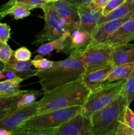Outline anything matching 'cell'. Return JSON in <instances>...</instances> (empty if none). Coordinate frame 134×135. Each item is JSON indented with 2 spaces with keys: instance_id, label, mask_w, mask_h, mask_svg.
Masks as SVG:
<instances>
[{
  "instance_id": "obj_1",
  "label": "cell",
  "mask_w": 134,
  "mask_h": 135,
  "mask_svg": "<svg viewBox=\"0 0 134 135\" xmlns=\"http://www.w3.org/2000/svg\"><path fill=\"white\" fill-rule=\"evenodd\" d=\"M85 71L82 51H74L67 59L54 61L48 69L39 70L36 76L44 93L80 79Z\"/></svg>"
},
{
  "instance_id": "obj_2",
  "label": "cell",
  "mask_w": 134,
  "mask_h": 135,
  "mask_svg": "<svg viewBox=\"0 0 134 135\" xmlns=\"http://www.w3.org/2000/svg\"><path fill=\"white\" fill-rule=\"evenodd\" d=\"M91 91L84 85L81 77L43 93L38 102V113H45L75 105L82 106Z\"/></svg>"
},
{
  "instance_id": "obj_3",
  "label": "cell",
  "mask_w": 134,
  "mask_h": 135,
  "mask_svg": "<svg viewBox=\"0 0 134 135\" xmlns=\"http://www.w3.org/2000/svg\"><path fill=\"white\" fill-rule=\"evenodd\" d=\"M82 106L75 105L33 116L16 128L14 134L55 135V129L81 112Z\"/></svg>"
},
{
  "instance_id": "obj_4",
  "label": "cell",
  "mask_w": 134,
  "mask_h": 135,
  "mask_svg": "<svg viewBox=\"0 0 134 135\" xmlns=\"http://www.w3.org/2000/svg\"><path fill=\"white\" fill-rule=\"evenodd\" d=\"M126 106L127 100L122 93L107 106L90 117L93 135H115L118 119Z\"/></svg>"
},
{
  "instance_id": "obj_5",
  "label": "cell",
  "mask_w": 134,
  "mask_h": 135,
  "mask_svg": "<svg viewBox=\"0 0 134 135\" xmlns=\"http://www.w3.org/2000/svg\"><path fill=\"white\" fill-rule=\"evenodd\" d=\"M124 81L106 82L102 86L90 92L82 105L81 113L90 117L93 113L112 102L121 93Z\"/></svg>"
},
{
  "instance_id": "obj_6",
  "label": "cell",
  "mask_w": 134,
  "mask_h": 135,
  "mask_svg": "<svg viewBox=\"0 0 134 135\" xmlns=\"http://www.w3.org/2000/svg\"><path fill=\"white\" fill-rule=\"evenodd\" d=\"M42 9L44 14L45 26L37 34L32 44H40L70 34L64 21L53 9L51 2L45 3Z\"/></svg>"
},
{
  "instance_id": "obj_7",
  "label": "cell",
  "mask_w": 134,
  "mask_h": 135,
  "mask_svg": "<svg viewBox=\"0 0 134 135\" xmlns=\"http://www.w3.org/2000/svg\"><path fill=\"white\" fill-rule=\"evenodd\" d=\"M114 47L107 43L89 44L82 51L85 71L112 65V53Z\"/></svg>"
},
{
  "instance_id": "obj_8",
  "label": "cell",
  "mask_w": 134,
  "mask_h": 135,
  "mask_svg": "<svg viewBox=\"0 0 134 135\" xmlns=\"http://www.w3.org/2000/svg\"><path fill=\"white\" fill-rule=\"evenodd\" d=\"M38 108V102L22 107H17L15 105L2 119L0 120V128L13 133L16 128L22 125L24 121L36 115Z\"/></svg>"
},
{
  "instance_id": "obj_9",
  "label": "cell",
  "mask_w": 134,
  "mask_h": 135,
  "mask_svg": "<svg viewBox=\"0 0 134 135\" xmlns=\"http://www.w3.org/2000/svg\"><path fill=\"white\" fill-rule=\"evenodd\" d=\"M55 135H93L90 117L78 113L56 128Z\"/></svg>"
},
{
  "instance_id": "obj_10",
  "label": "cell",
  "mask_w": 134,
  "mask_h": 135,
  "mask_svg": "<svg viewBox=\"0 0 134 135\" xmlns=\"http://www.w3.org/2000/svg\"><path fill=\"white\" fill-rule=\"evenodd\" d=\"M51 4L55 11L64 21L70 32L78 28L80 20L77 7L66 0H58L51 2Z\"/></svg>"
},
{
  "instance_id": "obj_11",
  "label": "cell",
  "mask_w": 134,
  "mask_h": 135,
  "mask_svg": "<svg viewBox=\"0 0 134 135\" xmlns=\"http://www.w3.org/2000/svg\"><path fill=\"white\" fill-rule=\"evenodd\" d=\"M133 14L134 11L122 18L107 21L98 25L92 32L90 44L105 43L109 37Z\"/></svg>"
},
{
  "instance_id": "obj_12",
  "label": "cell",
  "mask_w": 134,
  "mask_h": 135,
  "mask_svg": "<svg viewBox=\"0 0 134 135\" xmlns=\"http://www.w3.org/2000/svg\"><path fill=\"white\" fill-rule=\"evenodd\" d=\"M91 34L78 28L71 32L65 41L63 51L70 54L74 51H83L90 44Z\"/></svg>"
},
{
  "instance_id": "obj_13",
  "label": "cell",
  "mask_w": 134,
  "mask_h": 135,
  "mask_svg": "<svg viewBox=\"0 0 134 135\" xmlns=\"http://www.w3.org/2000/svg\"><path fill=\"white\" fill-rule=\"evenodd\" d=\"M132 40H134V14L109 37L106 43L114 47Z\"/></svg>"
},
{
  "instance_id": "obj_14",
  "label": "cell",
  "mask_w": 134,
  "mask_h": 135,
  "mask_svg": "<svg viewBox=\"0 0 134 135\" xmlns=\"http://www.w3.org/2000/svg\"><path fill=\"white\" fill-rule=\"evenodd\" d=\"M112 65L85 71L81 76L84 85L91 92L102 86L106 83V76L112 69Z\"/></svg>"
},
{
  "instance_id": "obj_15",
  "label": "cell",
  "mask_w": 134,
  "mask_h": 135,
  "mask_svg": "<svg viewBox=\"0 0 134 135\" xmlns=\"http://www.w3.org/2000/svg\"><path fill=\"white\" fill-rule=\"evenodd\" d=\"M77 8L80 20L79 28L91 34L98 25L99 20L102 15V11L93 10L87 5L79 6Z\"/></svg>"
},
{
  "instance_id": "obj_16",
  "label": "cell",
  "mask_w": 134,
  "mask_h": 135,
  "mask_svg": "<svg viewBox=\"0 0 134 135\" xmlns=\"http://www.w3.org/2000/svg\"><path fill=\"white\" fill-rule=\"evenodd\" d=\"M32 66L30 61H17L12 56L11 58L5 63L3 71H10L15 76L21 78L24 80L32 76H36L38 73L39 69H33Z\"/></svg>"
},
{
  "instance_id": "obj_17",
  "label": "cell",
  "mask_w": 134,
  "mask_h": 135,
  "mask_svg": "<svg viewBox=\"0 0 134 135\" xmlns=\"http://www.w3.org/2000/svg\"><path fill=\"white\" fill-rule=\"evenodd\" d=\"M126 63H134V44H123L114 47L112 53V65Z\"/></svg>"
},
{
  "instance_id": "obj_18",
  "label": "cell",
  "mask_w": 134,
  "mask_h": 135,
  "mask_svg": "<svg viewBox=\"0 0 134 135\" xmlns=\"http://www.w3.org/2000/svg\"><path fill=\"white\" fill-rule=\"evenodd\" d=\"M134 73V63H126L112 66L106 76V82L125 81Z\"/></svg>"
},
{
  "instance_id": "obj_19",
  "label": "cell",
  "mask_w": 134,
  "mask_h": 135,
  "mask_svg": "<svg viewBox=\"0 0 134 135\" xmlns=\"http://www.w3.org/2000/svg\"><path fill=\"white\" fill-rule=\"evenodd\" d=\"M22 81L21 78L17 76L0 81V97H13L22 93L24 90L19 88Z\"/></svg>"
},
{
  "instance_id": "obj_20",
  "label": "cell",
  "mask_w": 134,
  "mask_h": 135,
  "mask_svg": "<svg viewBox=\"0 0 134 135\" xmlns=\"http://www.w3.org/2000/svg\"><path fill=\"white\" fill-rule=\"evenodd\" d=\"M134 11V3L132 0H126L117 9H114L113 11L109 13L106 16L101 15L98 22V25L104 23L107 21H112V20L118 19V18H122L125 17L131 12ZM97 25V26H98Z\"/></svg>"
},
{
  "instance_id": "obj_21",
  "label": "cell",
  "mask_w": 134,
  "mask_h": 135,
  "mask_svg": "<svg viewBox=\"0 0 134 135\" xmlns=\"http://www.w3.org/2000/svg\"><path fill=\"white\" fill-rule=\"evenodd\" d=\"M32 10L30 7L21 3H17L7 8H0V20L8 15H13L15 20L22 19L28 17Z\"/></svg>"
},
{
  "instance_id": "obj_22",
  "label": "cell",
  "mask_w": 134,
  "mask_h": 135,
  "mask_svg": "<svg viewBox=\"0 0 134 135\" xmlns=\"http://www.w3.org/2000/svg\"><path fill=\"white\" fill-rule=\"evenodd\" d=\"M69 35L63 36L58 39L49 41L47 43L42 44L38 47V50L35 51V53H38L42 56H44V55H49L55 50L63 51L65 47L66 39Z\"/></svg>"
},
{
  "instance_id": "obj_23",
  "label": "cell",
  "mask_w": 134,
  "mask_h": 135,
  "mask_svg": "<svg viewBox=\"0 0 134 135\" xmlns=\"http://www.w3.org/2000/svg\"><path fill=\"white\" fill-rule=\"evenodd\" d=\"M121 93L126 98L128 105L134 101V73L124 81Z\"/></svg>"
},
{
  "instance_id": "obj_24",
  "label": "cell",
  "mask_w": 134,
  "mask_h": 135,
  "mask_svg": "<svg viewBox=\"0 0 134 135\" xmlns=\"http://www.w3.org/2000/svg\"><path fill=\"white\" fill-rule=\"evenodd\" d=\"M40 91L33 90H25L23 93L21 94L20 99L17 102V107H22L25 105H30L35 102L37 98L40 94Z\"/></svg>"
},
{
  "instance_id": "obj_25",
  "label": "cell",
  "mask_w": 134,
  "mask_h": 135,
  "mask_svg": "<svg viewBox=\"0 0 134 135\" xmlns=\"http://www.w3.org/2000/svg\"><path fill=\"white\" fill-rule=\"evenodd\" d=\"M17 3H21L27 5V6L30 7L32 10L35 8L42 9V7L45 5V2H44L43 0H10L9 2L5 3V5H2L1 8L9 7Z\"/></svg>"
},
{
  "instance_id": "obj_26",
  "label": "cell",
  "mask_w": 134,
  "mask_h": 135,
  "mask_svg": "<svg viewBox=\"0 0 134 135\" xmlns=\"http://www.w3.org/2000/svg\"><path fill=\"white\" fill-rule=\"evenodd\" d=\"M118 119L123 122L126 126L134 130V112L130 109V105L125 108Z\"/></svg>"
},
{
  "instance_id": "obj_27",
  "label": "cell",
  "mask_w": 134,
  "mask_h": 135,
  "mask_svg": "<svg viewBox=\"0 0 134 135\" xmlns=\"http://www.w3.org/2000/svg\"><path fill=\"white\" fill-rule=\"evenodd\" d=\"M30 62L35 69H38L39 70H45L48 69L50 67H52L54 61L43 58L40 55L35 56V57L32 60L30 61Z\"/></svg>"
},
{
  "instance_id": "obj_28",
  "label": "cell",
  "mask_w": 134,
  "mask_h": 135,
  "mask_svg": "<svg viewBox=\"0 0 134 135\" xmlns=\"http://www.w3.org/2000/svg\"><path fill=\"white\" fill-rule=\"evenodd\" d=\"M22 93L13 97H0V111L5 110L17 105V102L20 99L21 94Z\"/></svg>"
},
{
  "instance_id": "obj_29",
  "label": "cell",
  "mask_w": 134,
  "mask_h": 135,
  "mask_svg": "<svg viewBox=\"0 0 134 135\" xmlns=\"http://www.w3.org/2000/svg\"><path fill=\"white\" fill-rule=\"evenodd\" d=\"M13 56L17 61H30L32 53L27 47H21L13 51Z\"/></svg>"
},
{
  "instance_id": "obj_30",
  "label": "cell",
  "mask_w": 134,
  "mask_h": 135,
  "mask_svg": "<svg viewBox=\"0 0 134 135\" xmlns=\"http://www.w3.org/2000/svg\"><path fill=\"white\" fill-rule=\"evenodd\" d=\"M13 51L7 43L0 41V60L7 62L13 56Z\"/></svg>"
},
{
  "instance_id": "obj_31",
  "label": "cell",
  "mask_w": 134,
  "mask_h": 135,
  "mask_svg": "<svg viewBox=\"0 0 134 135\" xmlns=\"http://www.w3.org/2000/svg\"><path fill=\"white\" fill-rule=\"evenodd\" d=\"M126 0H109L102 10V15L106 16L120 6Z\"/></svg>"
},
{
  "instance_id": "obj_32",
  "label": "cell",
  "mask_w": 134,
  "mask_h": 135,
  "mask_svg": "<svg viewBox=\"0 0 134 135\" xmlns=\"http://www.w3.org/2000/svg\"><path fill=\"white\" fill-rule=\"evenodd\" d=\"M115 135H134V130L126 126L123 122L118 119Z\"/></svg>"
},
{
  "instance_id": "obj_33",
  "label": "cell",
  "mask_w": 134,
  "mask_h": 135,
  "mask_svg": "<svg viewBox=\"0 0 134 135\" xmlns=\"http://www.w3.org/2000/svg\"><path fill=\"white\" fill-rule=\"evenodd\" d=\"M11 37V27L6 23H0V41L7 43Z\"/></svg>"
},
{
  "instance_id": "obj_34",
  "label": "cell",
  "mask_w": 134,
  "mask_h": 135,
  "mask_svg": "<svg viewBox=\"0 0 134 135\" xmlns=\"http://www.w3.org/2000/svg\"><path fill=\"white\" fill-rule=\"evenodd\" d=\"M109 0H91L87 6L91 9L96 11H102Z\"/></svg>"
},
{
  "instance_id": "obj_35",
  "label": "cell",
  "mask_w": 134,
  "mask_h": 135,
  "mask_svg": "<svg viewBox=\"0 0 134 135\" xmlns=\"http://www.w3.org/2000/svg\"><path fill=\"white\" fill-rule=\"evenodd\" d=\"M69 3L76 7L83 6V5H87L91 0H66Z\"/></svg>"
},
{
  "instance_id": "obj_36",
  "label": "cell",
  "mask_w": 134,
  "mask_h": 135,
  "mask_svg": "<svg viewBox=\"0 0 134 135\" xmlns=\"http://www.w3.org/2000/svg\"><path fill=\"white\" fill-rule=\"evenodd\" d=\"M13 107H11V108H8V109H5V110L0 111V120L2 119L3 118V117H5V116L7 114V113H9V112H10V110H11V108H13Z\"/></svg>"
},
{
  "instance_id": "obj_37",
  "label": "cell",
  "mask_w": 134,
  "mask_h": 135,
  "mask_svg": "<svg viewBox=\"0 0 134 135\" xmlns=\"http://www.w3.org/2000/svg\"><path fill=\"white\" fill-rule=\"evenodd\" d=\"M0 135H13V133L10 131L0 128Z\"/></svg>"
},
{
  "instance_id": "obj_38",
  "label": "cell",
  "mask_w": 134,
  "mask_h": 135,
  "mask_svg": "<svg viewBox=\"0 0 134 135\" xmlns=\"http://www.w3.org/2000/svg\"><path fill=\"white\" fill-rule=\"evenodd\" d=\"M5 63L6 62H4L3 61L0 60V71H3L5 67Z\"/></svg>"
},
{
  "instance_id": "obj_39",
  "label": "cell",
  "mask_w": 134,
  "mask_h": 135,
  "mask_svg": "<svg viewBox=\"0 0 134 135\" xmlns=\"http://www.w3.org/2000/svg\"><path fill=\"white\" fill-rule=\"evenodd\" d=\"M6 78L5 75V73H4L3 71H0V80H2V79H4Z\"/></svg>"
},
{
  "instance_id": "obj_40",
  "label": "cell",
  "mask_w": 134,
  "mask_h": 135,
  "mask_svg": "<svg viewBox=\"0 0 134 135\" xmlns=\"http://www.w3.org/2000/svg\"><path fill=\"white\" fill-rule=\"evenodd\" d=\"M43 1L45 3H49V2H54V1H58V0H43Z\"/></svg>"
},
{
  "instance_id": "obj_41",
  "label": "cell",
  "mask_w": 134,
  "mask_h": 135,
  "mask_svg": "<svg viewBox=\"0 0 134 135\" xmlns=\"http://www.w3.org/2000/svg\"><path fill=\"white\" fill-rule=\"evenodd\" d=\"M132 1H133V3H134V0H132Z\"/></svg>"
}]
</instances>
